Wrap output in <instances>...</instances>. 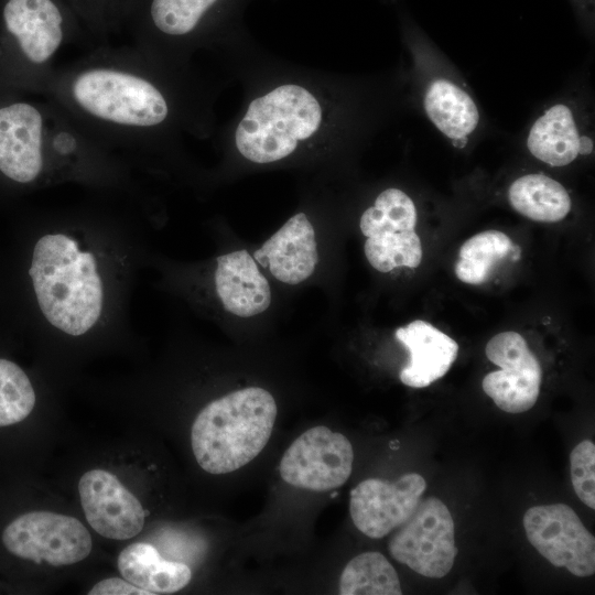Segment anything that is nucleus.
Returning <instances> with one entry per match:
<instances>
[{"instance_id": "6ab92c4d", "label": "nucleus", "mask_w": 595, "mask_h": 595, "mask_svg": "<svg viewBox=\"0 0 595 595\" xmlns=\"http://www.w3.org/2000/svg\"><path fill=\"white\" fill-rule=\"evenodd\" d=\"M423 107L437 130L457 142L465 141L479 123V111L474 99L447 78H435L428 85Z\"/></svg>"}, {"instance_id": "ddd939ff", "label": "nucleus", "mask_w": 595, "mask_h": 595, "mask_svg": "<svg viewBox=\"0 0 595 595\" xmlns=\"http://www.w3.org/2000/svg\"><path fill=\"white\" fill-rule=\"evenodd\" d=\"M78 493L86 520L98 534L127 540L143 529L145 510L112 473L101 468L86 472Z\"/></svg>"}, {"instance_id": "a211bd4d", "label": "nucleus", "mask_w": 595, "mask_h": 595, "mask_svg": "<svg viewBox=\"0 0 595 595\" xmlns=\"http://www.w3.org/2000/svg\"><path fill=\"white\" fill-rule=\"evenodd\" d=\"M118 569L125 580L151 595L181 591L192 578L185 563L163 559L156 548L144 542L125 548L118 556Z\"/></svg>"}, {"instance_id": "5701e85b", "label": "nucleus", "mask_w": 595, "mask_h": 595, "mask_svg": "<svg viewBox=\"0 0 595 595\" xmlns=\"http://www.w3.org/2000/svg\"><path fill=\"white\" fill-rule=\"evenodd\" d=\"M416 220V207L411 197L399 188H387L363 213L359 227L366 237H370L414 229Z\"/></svg>"}, {"instance_id": "dca6fc26", "label": "nucleus", "mask_w": 595, "mask_h": 595, "mask_svg": "<svg viewBox=\"0 0 595 595\" xmlns=\"http://www.w3.org/2000/svg\"><path fill=\"white\" fill-rule=\"evenodd\" d=\"M214 285L223 307L237 316L260 314L271 303L269 283L247 250L217 258Z\"/></svg>"}, {"instance_id": "f8f14e48", "label": "nucleus", "mask_w": 595, "mask_h": 595, "mask_svg": "<svg viewBox=\"0 0 595 595\" xmlns=\"http://www.w3.org/2000/svg\"><path fill=\"white\" fill-rule=\"evenodd\" d=\"M218 0H127L120 28L126 26L132 46L150 57L161 44L193 35Z\"/></svg>"}, {"instance_id": "a878e982", "label": "nucleus", "mask_w": 595, "mask_h": 595, "mask_svg": "<svg viewBox=\"0 0 595 595\" xmlns=\"http://www.w3.org/2000/svg\"><path fill=\"white\" fill-rule=\"evenodd\" d=\"M82 24L98 39L106 40L120 29L127 0H67Z\"/></svg>"}, {"instance_id": "4be33fe9", "label": "nucleus", "mask_w": 595, "mask_h": 595, "mask_svg": "<svg viewBox=\"0 0 595 595\" xmlns=\"http://www.w3.org/2000/svg\"><path fill=\"white\" fill-rule=\"evenodd\" d=\"M342 595H401L397 571L379 552H364L351 559L339 577Z\"/></svg>"}, {"instance_id": "393cba45", "label": "nucleus", "mask_w": 595, "mask_h": 595, "mask_svg": "<svg viewBox=\"0 0 595 595\" xmlns=\"http://www.w3.org/2000/svg\"><path fill=\"white\" fill-rule=\"evenodd\" d=\"M364 249L368 262L380 272H389L397 267L416 268L423 253L414 229L367 237Z\"/></svg>"}, {"instance_id": "7ed1b4c3", "label": "nucleus", "mask_w": 595, "mask_h": 595, "mask_svg": "<svg viewBox=\"0 0 595 595\" xmlns=\"http://www.w3.org/2000/svg\"><path fill=\"white\" fill-rule=\"evenodd\" d=\"M67 0H4L0 21V89L42 95L61 50L82 31Z\"/></svg>"}, {"instance_id": "f03ea898", "label": "nucleus", "mask_w": 595, "mask_h": 595, "mask_svg": "<svg viewBox=\"0 0 595 595\" xmlns=\"http://www.w3.org/2000/svg\"><path fill=\"white\" fill-rule=\"evenodd\" d=\"M154 62L132 45H100L56 67L42 96L132 169L139 167L173 111Z\"/></svg>"}, {"instance_id": "f257e3e1", "label": "nucleus", "mask_w": 595, "mask_h": 595, "mask_svg": "<svg viewBox=\"0 0 595 595\" xmlns=\"http://www.w3.org/2000/svg\"><path fill=\"white\" fill-rule=\"evenodd\" d=\"M147 261L139 209H48L25 262L33 325L48 340L73 344L129 333L132 294Z\"/></svg>"}, {"instance_id": "aec40b11", "label": "nucleus", "mask_w": 595, "mask_h": 595, "mask_svg": "<svg viewBox=\"0 0 595 595\" xmlns=\"http://www.w3.org/2000/svg\"><path fill=\"white\" fill-rule=\"evenodd\" d=\"M508 201L517 213L540 223L560 221L572 208L565 187L540 173L526 174L515 180L508 190Z\"/></svg>"}, {"instance_id": "4468645a", "label": "nucleus", "mask_w": 595, "mask_h": 595, "mask_svg": "<svg viewBox=\"0 0 595 595\" xmlns=\"http://www.w3.org/2000/svg\"><path fill=\"white\" fill-rule=\"evenodd\" d=\"M273 277L288 284H298L312 275L318 261L315 232L307 216H292L253 253Z\"/></svg>"}, {"instance_id": "412c9836", "label": "nucleus", "mask_w": 595, "mask_h": 595, "mask_svg": "<svg viewBox=\"0 0 595 595\" xmlns=\"http://www.w3.org/2000/svg\"><path fill=\"white\" fill-rule=\"evenodd\" d=\"M513 247L511 239L499 230L474 235L459 248L455 274L464 283L483 284L488 281L495 267L512 252Z\"/></svg>"}, {"instance_id": "1a4fd4ad", "label": "nucleus", "mask_w": 595, "mask_h": 595, "mask_svg": "<svg viewBox=\"0 0 595 595\" xmlns=\"http://www.w3.org/2000/svg\"><path fill=\"white\" fill-rule=\"evenodd\" d=\"M523 528L531 545L552 565L580 577L595 572V538L567 505L529 508Z\"/></svg>"}, {"instance_id": "6e6552de", "label": "nucleus", "mask_w": 595, "mask_h": 595, "mask_svg": "<svg viewBox=\"0 0 595 595\" xmlns=\"http://www.w3.org/2000/svg\"><path fill=\"white\" fill-rule=\"evenodd\" d=\"M354 451L342 433L324 425L303 432L284 452L280 476L289 485L327 491L344 485L353 470Z\"/></svg>"}, {"instance_id": "39448f33", "label": "nucleus", "mask_w": 595, "mask_h": 595, "mask_svg": "<svg viewBox=\"0 0 595 595\" xmlns=\"http://www.w3.org/2000/svg\"><path fill=\"white\" fill-rule=\"evenodd\" d=\"M321 121L317 99L302 86L285 84L250 102L236 129V145L251 162H275L315 133Z\"/></svg>"}, {"instance_id": "cd10ccee", "label": "nucleus", "mask_w": 595, "mask_h": 595, "mask_svg": "<svg viewBox=\"0 0 595 595\" xmlns=\"http://www.w3.org/2000/svg\"><path fill=\"white\" fill-rule=\"evenodd\" d=\"M89 595H151L127 580L119 577L105 578L93 586Z\"/></svg>"}, {"instance_id": "bb28decb", "label": "nucleus", "mask_w": 595, "mask_h": 595, "mask_svg": "<svg viewBox=\"0 0 595 595\" xmlns=\"http://www.w3.org/2000/svg\"><path fill=\"white\" fill-rule=\"evenodd\" d=\"M571 480L578 499L595 509V444L580 442L570 454Z\"/></svg>"}, {"instance_id": "2eb2a0df", "label": "nucleus", "mask_w": 595, "mask_h": 595, "mask_svg": "<svg viewBox=\"0 0 595 595\" xmlns=\"http://www.w3.org/2000/svg\"><path fill=\"white\" fill-rule=\"evenodd\" d=\"M410 353L399 378L412 388H425L442 378L458 355V344L431 323L415 320L394 333Z\"/></svg>"}, {"instance_id": "9b49d317", "label": "nucleus", "mask_w": 595, "mask_h": 595, "mask_svg": "<svg viewBox=\"0 0 595 595\" xmlns=\"http://www.w3.org/2000/svg\"><path fill=\"white\" fill-rule=\"evenodd\" d=\"M425 488V479L416 473L404 474L394 482L367 478L350 491L351 520L365 536L383 538L409 519Z\"/></svg>"}, {"instance_id": "423d86ee", "label": "nucleus", "mask_w": 595, "mask_h": 595, "mask_svg": "<svg viewBox=\"0 0 595 595\" xmlns=\"http://www.w3.org/2000/svg\"><path fill=\"white\" fill-rule=\"evenodd\" d=\"M4 550L14 558L53 566L86 559L93 548L89 531L76 518L52 511H28L1 532Z\"/></svg>"}, {"instance_id": "b1692460", "label": "nucleus", "mask_w": 595, "mask_h": 595, "mask_svg": "<svg viewBox=\"0 0 595 595\" xmlns=\"http://www.w3.org/2000/svg\"><path fill=\"white\" fill-rule=\"evenodd\" d=\"M36 391L28 372L0 357V429L24 421L36 405Z\"/></svg>"}, {"instance_id": "f3484780", "label": "nucleus", "mask_w": 595, "mask_h": 595, "mask_svg": "<svg viewBox=\"0 0 595 595\" xmlns=\"http://www.w3.org/2000/svg\"><path fill=\"white\" fill-rule=\"evenodd\" d=\"M527 148L541 162L551 166H564L581 154H591L593 141L580 133L571 107L555 104L532 123Z\"/></svg>"}, {"instance_id": "9d476101", "label": "nucleus", "mask_w": 595, "mask_h": 595, "mask_svg": "<svg viewBox=\"0 0 595 595\" xmlns=\"http://www.w3.org/2000/svg\"><path fill=\"white\" fill-rule=\"evenodd\" d=\"M485 353L500 367L484 377L485 393L505 412L530 410L540 393L542 369L527 340L517 332H502L489 339Z\"/></svg>"}, {"instance_id": "0eeeda50", "label": "nucleus", "mask_w": 595, "mask_h": 595, "mask_svg": "<svg viewBox=\"0 0 595 595\" xmlns=\"http://www.w3.org/2000/svg\"><path fill=\"white\" fill-rule=\"evenodd\" d=\"M390 555L415 573L441 578L457 555L455 527L447 506L436 497L421 499L414 512L391 537Z\"/></svg>"}, {"instance_id": "20e7f679", "label": "nucleus", "mask_w": 595, "mask_h": 595, "mask_svg": "<svg viewBox=\"0 0 595 595\" xmlns=\"http://www.w3.org/2000/svg\"><path fill=\"white\" fill-rule=\"evenodd\" d=\"M277 414L274 398L260 387L239 389L210 401L191 429L196 462L214 475L244 467L267 445Z\"/></svg>"}]
</instances>
